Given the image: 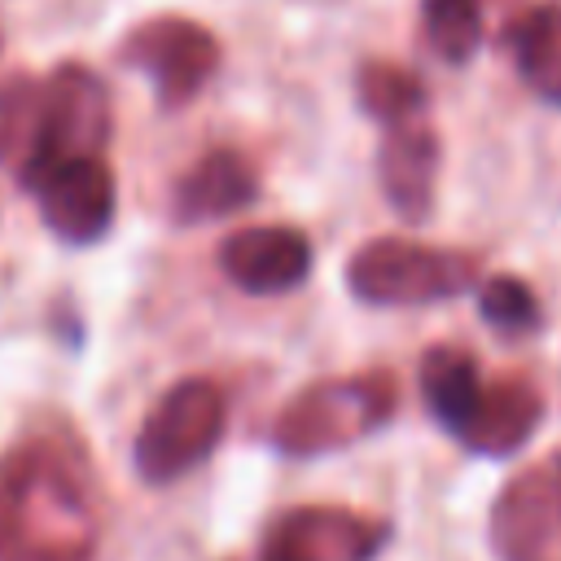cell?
Instances as JSON below:
<instances>
[{
  "mask_svg": "<svg viewBox=\"0 0 561 561\" xmlns=\"http://www.w3.org/2000/svg\"><path fill=\"white\" fill-rule=\"evenodd\" d=\"M96 508L79 460L31 438L0 460V561H92Z\"/></svg>",
  "mask_w": 561,
  "mask_h": 561,
  "instance_id": "1",
  "label": "cell"
},
{
  "mask_svg": "<svg viewBox=\"0 0 561 561\" xmlns=\"http://www.w3.org/2000/svg\"><path fill=\"white\" fill-rule=\"evenodd\" d=\"M399 408V386L390 373H351L302 386L272 421V443L285 456H329L342 451L381 425Z\"/></svg>",
  "mask_w": 561,
  "mask_h": 561,
  "instance_id": "2",
  "label": "cell"
},
{
  "mask_svg": "<svg viewBox=\"0 0 561 561\" xmlns=\"http://www.w3.org/2000/svg\"><path fill=\"white\" fill-rule=\"evenodd\" d=\"M478 280V259L412 237H373L346 259V289L373 307L443 302Z\"/></svg>",
  "mask_w": 561,
  "mask_h": 561,
  "instance_id": "3",
  "label": "cell"
},
{
  "mask_svg": "<svg viewBox=\"0 0 561 561\" xmlns=\"http://www.w3.org/2000/svg\"><path fill=\"white\" fill-rule=\"evenodd\" d=\"M224 425H228V399L210 377L175 381L167 394H158L131 443V465L140 482L167 486L193 473L219 447Z\"/></svg>",
  "mask_w": 561,
  "mask_h": 561,
  "instance_id": "4",
  "label": "cell"
},
{
  "mask_svg": "<svg viewBox=\"0 0 561 561\" xmlns=\"http://www.w3.org/2000/svg\"><path fill=\"white\" fill-rule=\"evenodd\" d=\"M118 61L153 83L162 110H184L219 70V39L184 13H153L118 39Z\"/></svg>",
  "mask_w": 561,
  "mask_h": 561,
  "instance_id": "5",
  "label": "cell"
},
{
  "mask_svg": "<svg viewBox=\"0 0 561 561\" xmlns=\"http://www.w3.org/2000/svg\"><path fill=\"white\" fill-rule=\"evenodd\" d=\"M110 123H114V110H110V88L101 83V75L79 61H61L44 79V131H39V149L22 184L35 188L53 167L101 153L110 140Z\"/></svg>",
  "mask_w": 561,
  "mask_h": 561,
  "instance_id": "6",
  "label": "cell"
},
{
  "mask_svg": "<svg viewBox=\"0 0 561 561\" xmlns=\"http://www.w3.org/2000/svg\"><path fill=\"white\" fill-rule=\"evenodd\" d=\"M486 535L495 561H561V451L500 486Z\"/></svg>",
  "mask_w": 561,
  "mask_h": 561,
  "instance_id": "7",
  "label": "cell"
},
{
  "mask_svg": "<svg viewBox=\"0 0 561 561\" xmlns=\"http://www.w3.org/2000/svg\"><path fill=\"white\" fill-rule=\"evenodd\" d=\"M390 539V522L355 508L302 504L280 513L259 543V561H373Z\"/></svg>",
  "mask_w": 561,
  "mask_h": 561,
  "instance_id": "8",
  "label": "cell"
},
{
  "mask_svg": "<svg viewBox=\"0 0 561 561\" xmlns=\"http://www.w3.org/2000/svg\"><path fill=\"white\" fill-rule=\"evenodd\" d=\"M39 202V219L44 228L66 241V245H92L110 232L114 210H118V188H114V171L101 162V153L92 158H70L61 167H53L35 188Z\"/></svg>",
  "mask_w": 561,
  "mask_h": 561,
  "instance_id": "9",
  "label": "cell"
},
{
  "mask_svg": "<svg viewBox=\"0 0 561 561\" xmlns=\"http://www.w3.org/2000/svg\"><path fill=\"white\" fill-rule=\"evenodd\" d=\"M219 272L259 298L289 294L311 272V241L289 224H254L237 228L219 241Z\"/></svg>",
  "mask_w": 561,
  "mask_h": 561,
  "instance_id": "10",
  "label": "cell"
},
{
  "mask_svg": "<svg viewBox=\"0 0 561 561\" xmlns=\"http://www.w3.org/2000/svg\"><path fill=\"white\" fill-rule=\"evenodd\" d=\"M434 175H438V136L421 118L386 127L377 145V180H381L390 210L403 224H421L430 215Z\"/></svg>",
  "mask_w": 561,
  "mask_h": 561,
  "instance_id": "11",
  "label": "cell"
},
{
  "mask_svg": "<svg viewBox=\"0 0 561 561\" xmlns=\"http://www.w3.org/2000/svg\"><path fill=\"white\" fill-rule=\"evenodd\" d=\"M259 197L254 167L232 149L202 153L171 188V215L175 224H215L237 210H245Z\"/></svg>",
  "mask_w": 561,
  "mask_h": 561,
  "instance_id": "12",
  "label": "cell"
},
{
  "mask_svg": "<svg viewBox=\"0 0 561 561\" xmlns=\"http://www.w3.org/2000/svg\"><path fill=\"white\" fill-rule=\"evenodd\" d=\"M539 421H543V394L522 377H500L482 386V399L456 443L473 456L500 460V456L522 451L530 434L539 430Z\"/></svg>",
  "mask_w": 561,
  "mask_h": 561,
  "instance_id": "13",
  "label": "cell"
},
{
  "mask_svg": "<svg viewBox=\"0 0 561 561\" xmlns=\"http://www.w3.org/2000/svg\"><path fill=\"white\" fill-rule=\"evenodd\" d=\"M416 386H421V399L430 408V416L451 434L460 438V430L469 425L478 399H482V373H478V359L465 351V346H430L416 364Z\"/></svg>",
  "mask_w": 561,
  "mask_h": 561,
  "instance_id": "14",
  "label": "cell"
},
{
  "mask_svg": "<svg viewBox=\"0 0 561 561\" xmlns=\"http://www.w3.org/2000/svg\"><path fill=\"white\" fill-rule=\"evenodd\" d=\"M508 53L526 88L552 105H561V4L526 9L508 31Z\"/></svg>",
  "mask_w": 561,
  "mask_h": 561,
  "instance_id": "15",
  "label": "cell"
},
{
  "mask_svg": "<svg viewBox=\"0 0 561 561\" xmlns=\"http://www.w3.org/2000/svg\"><path fill=\"white\" fill-rule=\"evenodd\" d=\"M44 131V79L9 75L0 79V171L22 180L35 162Z\"/></svg>",
  "mask_w": 561,
  "mask_h": 561,
  "instance_id": "16",
  "label": "cell"
},
{
  "mask_svg": "<svg viewBox=\"0 0 561 561\" xmlns=\"http://www.w3.org/2000/svg\"><path fill=\"white\" fill-rule=\"evenodd\" d=\"M355 101L368 118H377L381 127H394V123H408V118H421L425 114V79L408 66H394V61H364L355 70Z\"/></svg>",
  "mask_w": 561,
  "mask_h": 561,
  "instance_id": "17",
  "label": "cell"
},
{
  "mask_svg": "<svg viewBox=\"0 0 561 561\" xmlns=\"http://www.w3.org/2000/svg\"><path fill=\"white\" fill-rule=\"evenodd\" d=\"M478 311H482V320H486L495 333H504V337H526V333H535V329L543 324V307H539L535 289H530L522 276H508V272L482 280V289H478Z\"/></svg>",
  "mask_w": 561,
  "mask_h": 561,
  "instance_id": "18",
  "label": "cell"
},
{
  "mask_svg": "<svg viewBox=\"0 0 561 561\" xmlns=\"http://www.w3.org/2000/svg\"><path fill=\"white\" fill-rule=\"evenodd\" d=\"M425 35L434 53L451 66H465L482 44V4L478 0H425Z\"/></svg>",
  "mask_w": 561,
  "mask_h": 561,
  "instance_id": "19",
  "label": "cell"
}]
</instances>
